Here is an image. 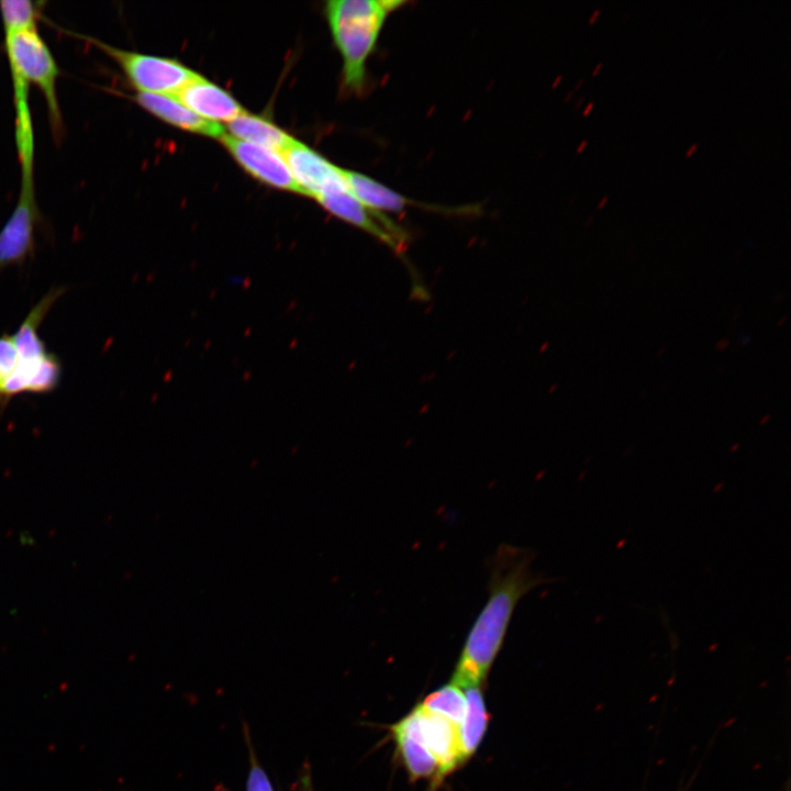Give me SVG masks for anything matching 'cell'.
<instances>
[{
    "instance_id": "1",
    "label": "cell",
    "mask_w": 791,
    "mask_h": 791,
    "mask_svg": "<svg viewBox=\"0 0 791 791\" xmlns=\"http://www.w3.org/2000/svg\"><path fill=\"white\" fill-rule=\"evenodd\" d=\"M532 558L528 550L505 544L493 554L488 600L468 633L452 677L458 688L481 686L501 649L515 606L543 582L531 571Z\"/></svg>"
},
{
    "instance_id": "2",
    "label": "cell",
    "mask_w": 791,
    "mask_h": 791,
    "mask_svg": "<svg viewBox=\"0 0 791 791\" xmlns=\"http://www.w3.org/2000/svg\"><path fill=\"white\" fill-rule=\"evenodd\" d=\"M400 0H330L324 5L334 44L342 57V88L361 96L368 86L367 62L388 15L405 5Z\"/></svg>"
},
{
    "instance_id": "3",
    "label": "cell",
    "mask_w": 791,
    "mask_h": 791,
    "mask_svg": "<svg viewBox=\"0 0 791 791\" xmlns=\"http://www.w3.org/2000/svg\"><path fill=\"white\" fill-rule=\"evenodd\" d=\"M66 291L64 287L51 289L27 313L12 338L18 350L14 372L2 393L3 406L20 393H47L60 381L62 365L38 336V327L53 304Z\"/></svg>"
},
{
    "instance_id": "4",
    "label": "cell",
    "mask_w": 791,
    "mask_h": 791,
    "mask_svg": "<svg viewBox=\"0 0 791 791\" xmlns=\"http://www.w3.org/2000/svg\"><path fill=\"white\" fill-rule=\"evenodd\" d=\"M4 48L11 74L35 85L45 99L55 140L64 133L62 111L57 98L60 70L48 45L37 29L4 34Z\"/></svg>"
},
{
    "instance_id": "5",
    "label": "cell",
    "mask_w": 791,
    "mask_h": 791,
    "mask_svg": "<svg viewBox=\"0 0 791 791\" xmlns=\"http://www.w3.org/2000/svg\"><path fill=\"white\" fill-rule=\"evenodd\" d=\"M80 37L113 59L137 92L174 96L200 76L176 59L119 48L88 35Z\"/></svg>"
},
{
    "instance_id": "6",
    "label": "cell",
    "mask_w": 791,
    "mask_h": 791,
    "mask_svg": "<svg viewBox=\"0 0 791 791\" xmlns=\"http://www.w3.org/2000/svg\"><path fill=\"white\" fill-rule=\"evenodd\" d=\"M40 222L35 182H20L16 203L0 230V272L23 265L33 255Z\"/></svg>"
},
{
    "instance_id": "7",
    "label": "cell",
    "mask_w": 791,
    "mask_h": 791,
    "mask_svg": "<svg viewBox=\"0 0 791 791\" xmlns=\"http://www.w3.org/2000/svg\"><path fill=\"white\" fill-rule=\"evenodd\" d=\"M301 194L316 199L320 196L348 189L343 168L294 140L281 153Z\"/></svg>"
},
{
    "instance_id": "8",
    "label": "cell",
    "mask_w": 791,
    "mask_h": 791,
    "mask_svg": "<svg viewBox=\"0 0 791 791\" xmlns=\"http://www.w3.org/2000/svg\"><path fill=\"white\" fill-rule=\"evenodd\" d=\"M220 141L234 160L258 181L301 194L280 153L241 141L230 134H224Z\"/></svg>"
},
{
    "instance_id": "9",
    "label": "cell",
    "mask_w": 791,
    "mask_h": 791,
    "mask_svg": "<svg viewBox=\"0 0 791 791\" xmlns=\"http://www.w3.org/2000/svg\"><path fill=\"white\" fill-rule=\"evenodd\" d=\"M416 709L419 711L422 739L438 765L435 790L448 773L464 764L459 726L442 715L421 709L419 705Z\"/></svg>"
},
{
    "instance_id": "10",
    "label": "cell",
    "mask_w": 791,
    "mask_h": 791,
    "mask_svg": "<svg viewBox=\"0 0 791 791\" xmlns=\"http://www.w3.org/2000/svg\"><path fill=\"white\" fill-rule=\"evenodd\" d=\"M391 733L411 780L433 778L434 790L438 765L422 739L417 709L415 708L406 716L393 724Z\"/></svg>"
},
{
    "instance_id": "11",
    "label": "cell",
    "mask_w": 791,
    "mask_h": 791,
    "mask_svg": "<svg viewBox=\"0 0 791 791\" xmlns=\"http://www.w3.org/2000/svg\"><path fill=\"white\" fill-rule=\"evenodd\" d=\"M176 98L202 119L215 123H229L245 111L230 92L201 76L180 89Z\"/></svg>"
},
{
    "instance_id": "12",
    "label": "cell",
    "mask_w": 791,
    "mask_h": 791,
    "mask_svg": "<svg viewBox=\"0 0 791 791\" xmlns=\"http://www.w3.org/2000/svg\"><path fill=\"white\" fill-rule=\"evenodd\" d=\"M133 100L159 120L180 130L219 140L225 134L220 123L202 119L172 94L137 92Z\"/></svg>"
},
{
    "instance_id": "13",
    "label": "cell",
    "mask_w": 791,
    "mask_h": 791,
    "mask_svg": "<svg viewBox=\"0 0 791 791\" xmlns=\"http://www.w3.org/2000/svg\"><path fill=\"white\" fill-rule=\"evenodd\" d=\"M343 172L350 193L375 213L401 212L406 207L421 205L361 172L349 169H343Z\"/></svg>"
},
{
    "instance_id": "14",
    "label": "cell",
    "mask_w": 791,
    "mask_h": 791,
    "mask_svg": "<svg viewBox=\"0 0 791 791\" xmlns=\"http://www.w3.org/2000/svg\"><path fill=\"white\" fill-rule=\"evenodd\" d=\"M230 135L282 153L294 138L265 118L243 112L227 123Z\"/></svg>"
},
{
    "instance_id": "15",
    "label": "cell",
    "mask_w": 791,
    "mask_h": 791,
    "mask_svg": "<svg viewBox=\"0 0 791 791\" xmlns=\"http://www.w3.org/2000/svg\"><path fill=\"white\" fill-rule=\"evenodd\" d=\"M466 711L459 727L461 759L465 764L478 749L489 722L480 687L466 688Z\"/></svg>"
},
{
    "instance_id": "16",
    "label": "cell",
    "mask_w": 791,
    "mask_h": 791,
    "mask_svg": "<svg viewBox=\"0 0 791 791\" xmlns=\"http://www.w3.org/2000/svg\"><path fill=\"white\" fill-rule=\"evenodd\" d=\"M419 706L442 715L460 727L466 711V697L460 688L450 683L430 693Z\"/></svg>"
},
{
    "instance_id": "17",
    "label": "cell",
    "mask_w": 791,
    "mask_h": 791,
    "mask_svg": "<svg viewBox=\"0 0 791 791\" xmlns=\"http://www.w3.org/2000/svg\"><path fill=\"white\" fill-rule=\"evenodd\" d=\"M43 2L30 0L0 1V15L4 34L37 29L42 16Z\"/></svg>"
},
{
    "instance_id": "18",
    "label": "cell",
    "mask_w": 791,
    "mask_h": 791,
    "mask_svg": "<svg viewBox=\"0 0 791 791\" xmlns=\"http://www.w3.org/2000/svg\"><path fill=\"white\" fill-rule=\"evenodd\" d=\"M18 360V350L12 335L7 333L0 336V406L5 385L12 377Z\"/></svg>"
},
{
    "instance_id": "19",
    "label": "cell",
    "mask_w": 791,
    "mask_h": 791,
    "mask_svg": "<svg viewBox=\"0 0 791 791\" xmlns=\"http://www.w3.org/2000/svg\"><path fill=\"white\" fill-rule=\"evenodd\" d=\"M246 733V740L248 746V755H249V771L246 782V791H274L271 782L265 772V770L261 768L257 757L255 749L250 743V737L248 735V731H245Z\"/></svg>"
},
{
    "instance_id": "20",
    "label": "cell",
    "mask_w": 791,
    "mask_h": 791,
    "mask_svg": "<svg viewBox=\"0 0 791 791\" xmlns=\"http://www.w3.org/2000/svg\"><path fill=\"white\" fill-rule=\"evenodd\" d=\"M599 13H600V8L595 9V10L591 13V15H590V18H589V23H593V22L595 21V19L598 18Z\"/></svg>"
},
{
    "instance_id": "21",
    "label": "cell",
    "mask_w": 791,
    "mask_h": 791,
    "mask_svg": "<svg viewBox=\"0 0 791 791\" xmlns=\"http://www.w3.org/2000/svg\"><path fill=\"white\" fill-rule=\"evenodd\" d=\"M698 147V143H693L687 151L686 156H690Z\"/></svg>"
},
{
    "instance_id": "22",
    "label": "cell",
    "mask_w": 791,
    "mask_h": 791,
    "mask_svg": "<svg viewBox=\"0 0 791 791\" xmlns=\"http://www.w3.org/2000/svg\"><path fill=\"white\" fill-rule=\"evenodd\" d=\"M592 107H593V101H590L588 103V105L586 107V109L583 110V115H587L588 112H590V110L592 109Z\"/></svg>"
},
{
    "instance_id": "23",
    "label": "cell",
    "mask_w": 791,
    "mask_h": 791,
    "mask_svg": "<svg viewBox=\"0 0 791 791\" xmlns=\"http://www.w3.org/2000/svg\"><path fill=\"white\" fill-rule=\"evenodd\" d=\"M601 67H602V63L600 62V63L594 67V69H593V71H592L591 75H592V76L597 75V73L600 70Z\"/></svg>"
},
{
    "instance_id": "24",
    "label": "cell",
    "mask_w": 791,
    "mask_h": 791,
    "mask_svg": "<svg viewBox=\"0 0 791 791\" xmlns=\"http://www.w3.org/2000/svg\"><path fill=\"white\" fill-rule=\"evenodd\" d=\"M608 198H609L608 196H604L598 203V208H601L608 201Z\"/></svg>"
},
{
    "instance_id": "25",
    "label": "cell",
    "mask_w": 791,
    "mask_h": 791,
    "mask_svg": "<svg viewBox=\"0 0 791 791\" xmlns=\"http://www.w3.org/2000/svg\"><path fill=\"white\" fill-rule=\"evenodd\" d=\"M587 144V140H583L582 143L579 145L578 151H581V148Z\"/></svg>"
}]
</instances>
